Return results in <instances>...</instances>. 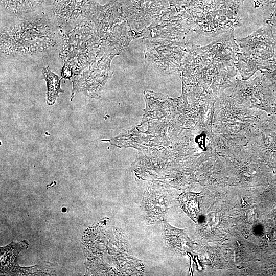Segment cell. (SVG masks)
I'll return each instance as SVG.
<instances>
[{
	"label": "cell",
	"mask_w": 276,
	"mask_h": 276,
	"mask_svg": "<svg viewBox=\"0 0 276 276\" xmlns=\"http://www.w3.org/2000/svg\"><path fill=\"white\" fill-rule=\"evenodd\" d=\"M238 51L234 39L222 35L212 43L199 47L191 43L181 68L188 82L216 91L229 85L236 73L234 62Z\"/></svg>",
	"instance_id": "cell-1"
},
{
	"label": "cell",
	"mask_w": 276,
	"mask_h": 276,
	"mask_svg": "<svg viewBox=\"0 0 276 276\" xmlns=\"http://www.w3.org/2000/svg\"><path fill=\"white\" fill-rule=\"evenodd\" d=\"M11 22L1 31V51L5 55L39 54L61 42L59 29L48 10Z\"/></svg>",
	"instance_id": "cell-2"
},
{
	"label": "cell",
	"mask_w": 276,
	"mask_h": 276,
	"mask_svg": "<svg viewBox=\"0 0 276 276\" xmlns=\"http://www.w3.org/2000/svg\"><path fill=\"white\" fill-rule=\"evenodd\" d=\"M241 5L236 0H193L180 9L192 32L216 37L240 26Z\"/></svg>",
	"instance_id": "cell-3"
},
{
	"label": "cell",
	"mask_w": 276,
	"mask_h": 276,
	"mask_svg": "<svg viewBox=\"0 0 276 276\" xmlns=\"http://www.w3.org/2000/svg\"><path fill=\"white\" fill-rule=\"evenodd\" d=\"M59 55L70 75L78 74L100 57L101 38L90 20L62 31Z\"/></svg>",
	"instance_id": "cell-4"
},
{
	"label": "cell",
	"mask_w": 276,
	"mask_h": 276,
	"mask_svg": "<svg viewBox=\"0 0 276 276\" xmlns=\"http://www.w3.org/2000/svg\"><path fill=\"white\" fill-rule=\"evenodd\" d=\"M140 38L153 42L185 40L192 32L183 17L180 7L170 6L156 16L151 24L138 31Z\"/></svg>",
	"instance_id": "cell-5"
},
{
	"label": "cell",
	"mask_w": 276,
	"mask_h": 276,
	"mask_svg": "<svg viewBox=\"0 0 276 276\" xmlns=\"http://www.w3.org/2000/svg\"><path fill=\"white\" fill-rule=\"evenodd\" d=\"M191 44L186 40L149 41L146 45L144 58L162 73L169 74L181 72L182 63Z\"/></svg>",
	"instance_id": "cell-6"
},
{
	"label": "cell",
	"mask_w": 276,
	"mask_h": 276,
	"mask_svg": "<svg viewBox=\"0 0 276 276\" xmlns=\"http://www.w3.org/2000/svg\"><path fill=\"white\" fill-rule=\"evenodd\" d=\"M99 4L97 0H50L48 11L58 29L64 31L90 20Z\"/></svg>",
	"instance_id": "cell-7"
},
{
	"label": "cell",
	"mask_w": 276,
	"mask_h": 276,
	"mask_svg": "<svg viewBox=\"0 0 276 276\" xmlns=\"http://www.w3.org/2000/svg\"><path fill=\"white\" fill-rule=\"evenodd\" d=\"M125 19L132 30L140 31L154 18L170 7L169 0H122Z\"/></svg>",
	"instance_id": "cell-8"
},
{
	"label": "cell",
	"mask_w": 276,
	"mask_h": 276,
	"mask_svg": "<svg viewBox=\"0 0 276 276\" xmlns=\"http://www.w3.org/2000/svg\"><path fill=\"white\" fill-rule=\"evenodd\" d=\"M114 57L112 54H104L97 58L75 79L74 89L87 95L97 96L111 74L110 65Z\"/></svg>",
	"instance_id": "cell-9"
},
{
	"label": "cell",
	"mask_w": 276,
	"mask_h": 276,
	"mask_svg": "<svg viewBox=\"0 0 276 276\" xmlns=\"http://www.w3.org/2000/svg\"><path fill=\"white\" fill-rule=\"evenodd\" d=\"M272 27L267 23L247 37L236 39L240 49L258 60L273 56L276 48V36Z\"/></svg>",
	"instance_id": "cell-10"
},
{
	"label": "cell",
	"mask_w": 276,
	"mask_h": 276,
	"mask_svg": "<svg viewBox=\"0 0 276 276\" xmlns=\"http://www.w3.org/2000/svg\"><path fill=\"white\" fill-rule=\"evenodd\" d=\"M138 38H140L139 32L131 30L125 20L115 25L101 38L100 55L106 54L116 56Z\"/></svg>",
	"instance_id": "cell-11"
},
{
	"label": "cell",
	"mask_w": 276,
	"mask_h": 276,
	"mask_svg": "<svg viewBox=\"0 0 276 276\" xmlns=\"http://www.w3.org/2000/svg\"><path fill=\"white\" fill-rule=\"evenodd\" d=\"M90 20L98 35L102 38L115 25L126 20L122 3L118 0H108L104 5L99 4Z\"/></svg>",
	"instance_id": "cell-12"
},
{
	"label": "cell",
	"mask_w": 276,
	"mask_h": 276,
	"mask_svg": "<svg viewBox=\"0 0 276 276\" xmlns=\"http://www.w3.org/2000/svg\"><path fill=\"white\" fill-rule=\"evenodd\" d=\"M50 0H1V14L13 19L32 17L47 11Z\"/></svg>",
	"instance_id": "cell-13"
},
{
	"label": "cell",
	"mask_w": 276,
	"mask_h": 276,
	"mask_svg": "<svg viewBox=\"0 0 276 276\" xmlns=\"http://www.w3.org/2000/svg\"><path fill=\"white\" fill-rule=\"evenodd\" d=\"M260 61L240 50L237 54L234 64L242 79L246 80L259 70Z\"/></svg>",
	"instance_id": "cell-14"
},
{
	"label": "cell",
	"mask_w": 276,
	"mask_h": 276,
	"mask_svg": "<svg viewBox=\"0 0 276 276\" xmlns=\"http://www.w3.org/2000/svg\"><path fill=\"white\" fill-rule=\"evenodd\" d=\"M43 78L47 84V103L52 105L55 103L59 93L63 92L60 88V79L59 77L51 72L48 66L42 71Z\"/></svg>",
	"instance_id": "cell-15"
},
{
	"label": "cell",
	"mask_w": 276,
	"mask_h": 276,
	"mask_svg": "<svg viewBox=\"0 0 276 276\" xmlns=\"http://www.w3.org/2000/svg\"><path fill=\"white\" fill-rule=\"evenodd\" d=\"M198 196L197 194L189 193L180 195L178 198L181 207L195 222L198 220L199 212Z\"/></svg>",
	"instance_id": "cell-16"
},
{
	"label": "cell",
	"mask_w": 276,
	"mask_h": 276,
	"mask_svg": "<svg viewBox=\"0 0 276 276\" xmlns=\"http://www.w3.org/2000/svg\"><path fill=\"white\" fill-rule=\"evenodd\" d=\"M259 70L261 71L276 87V48L272 57L260 61Z\"/></svg>",
	"instance_id": "cell-17"
},
{
	"label": "cell",
	"mask_w": 276,
	"mask_h": 276,
	"mask_svg": "<svg viewBox=\"0 0 276 276\" xmlns=\"http://www.w3.org/2000/svg\"><path fill=\"white\" fill-rule=\"evenodd\" d=\"M254 6L257 8H270L276 7V0H253Z\"/></svg>",
	"instance_id": "cell-18"
},
{
	"label": "cell",
	"mask_w": 276,
	"mask_h": 276,
	"mask_svg": "<svg viewBox=\"0 0 276 276\" xmlns=\"http://www.w3.org/2000/svg\"><path fill=\"white\" fill-rule=\"evenodd\" d=\"M266 23L270 25L276 33V10L270 14Z\"/></svg>",
	"instance_id": "cell-19"
},
{
	"label": "cell",
	"mask_w": 276,
	"mask_h": 276,
	"mask_svg": "<svg viewBox=\"0 0 276 276\" xmlns=\"http://www.w3.org/2000/svg\"><path fill=\"white\" fill-rule=\"evenodd\" d=\"M193 0H169L170 6L181 7L190 3Z\"/></svg>",
	"instance_id": "cell-20"
},
{
	"label": "cell",
	"mask_w": 276,
	"mask_h": 276,
	"mask_svg": "<svg viewBox=\"0 0 276 276\" xmlns=\"http://www.w3.org/2000/svg\"><path fill=\"white\" fill-rule=\"evenodd\" d=\"M236 1H237L239 4L242 5V4L243 3L244 0H236Z\"/></svg>",
	"instance_id": "cell-21"
},
{
	"label": "cell",
	"mask_w": 276,
	"mask_h": 276,
	"mask_svg": "<svg viewBox=\"0 0 276 276\" xmlns=\"http://www.w3.org/2000/svg\"><path fill=\"white\" fill-rule=\"evenodd\" d=\"M65 211H66L65 208H63L62 211H63V212H65Z\"/></svg>",
	"instance_id": "cell-22"
}]
</instances>
